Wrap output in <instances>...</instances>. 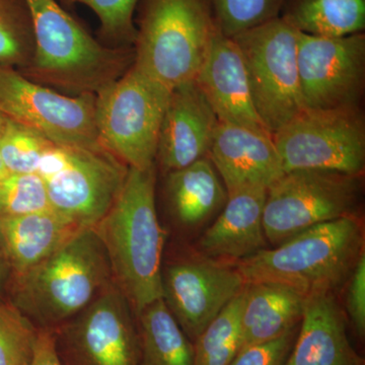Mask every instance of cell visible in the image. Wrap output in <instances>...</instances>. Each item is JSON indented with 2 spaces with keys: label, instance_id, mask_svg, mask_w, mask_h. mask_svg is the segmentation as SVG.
<instances>
[{
  "label": "cell",
  "instance_id": "cell-1",
  "mask_svg": "<svg viewBox=\"0 0 365 365\" xmlns=\"http://www.w3.org/2000/svg\"><path fill=\"white\" fill-rule=\"evenodd\" d=\"M155 165L146 170L129 168L116 200L93 227L104 245L113 283L135 317L163 299L165 232L155 207Z\"/></svg>",
  "mask_w": 365,
  "mask_h": 365
},
{
  "label": "cell",
  "instance_id": "cell-2",
  "mask_svg": "<svg viewBox=\"0 0 365 365\" xmlns=\"http://www.w3.org/2000/svg\"><path fill=\"white\" fill-rule=\"evenodd\" d=\"M26 2L35 37L32 62L20 71L26 78L64 95H96L133 64V48L103 44L57 0Z\"/></svg>",
  "mask_w": 365,
  "mask_h": 365
},
{
  "label": "cell",
  "instance_id": "cell-3",
  "mask_svg": "<svg viewBox=\"0 0 365 365\" xmlns=\"http://www.w3.org/2000/svg\"><path fill=\"white\" fill-rule=\"evenodd\" d=\"M364 254V225L353 215L307 228L235 266L246 284L277 282L309 297L345 284Z\"/></svg>",
  "mask_w": 365,
  "mask_h": 365
},
{
  "label": "cell",
  "instance_id": "cell-4",
  "mask_svg": "<svg viewBox=\"0 0 365 365\" xmlns=\"http://www.w3.org/2000/svg\"><path fill=\"white\" fill-rule=\"evenodd\" d=\"M112 282L104 245L95 228H83L38 265L14 276V306L37 328L54 329Z\"/></svg>",
  "mask_w": 365,
  "mask_h": 365
},
{
  "label": "cell",
  "instance_id": "cell-5",
  "mask_svg": "<svg viewBox=\"0 0 365 365\" xmlns=\"http://www.w3.org/2000/svg\"><path fill=\"white\" fill-rule=\"evenodd\" d=\"M133 66L167 90L195 81L216 30L208 0H139Z\"/></svg>",
  "mask_w": 365,
  "mask_h": 365
},
{
  "label": "cell",
  "instance_id": "cell-6",
  "mask_svg": "<svg viewBox=\"0 0 365 365\" xmlns=\"http://www.w3.org/2000/svg\"><path fill=\"white\" fill-rule=\"evenodd\" d=\"M170 91L132 64L121 78L96 93L101 145L129 168L155 165L158 135Z\"/></svg>",
  "mask_w": 365,
  "mask_h": 365
},
{
  "label": "cell",
  "instance_id": "cell-7",
  "mask_svg": "<svg viewBox=\"0 0 365 365\" xmlns=\"http://www.w3.org/2000/svg\"><path fill=\"white\" fill-rule=\"evenodd\" d=\"M129 167L105 150L53 143L37 173L52 210L79 228L95 227L123 188Z\"/></svg>",
  "mask_w": 365,
  "mask_h": 365
},
{
  "label": "cell",
  "instance_id": "cell-8",
  "mask_svg": "<svg viewBox=\"0 0 365 365\" xmlns=\"http://www.w3.org/2000/svg\"><path fill=\"white\" fill-rule=\"evenodd\" d=\"M232 39L244 58L255 109L273 135L306 110L297 66L299 31L278 16Z\"/></svg>",
  "mask_w": 365,
  "mask_h": 365
},
{
  "label": "cell",
  "instance_id": "cell-9",
  "mask_svg": "<svg viewBox=\"0 0 365 365\" xmlns=\"http://www.w3.org/2000/svg\"><path fill=\"white\" fill-rule=\"evenodd\" d=\"M360 178L319 170L285 173L268 188L263 211L266 239L273 247L307 228L355 215Z\"/></svg>",
  "mask_w": 365,
  "mask_h": 365
},
{
  "label": "cell",
  "instance_id": "cell-10",
  "mask_svg": "<svg viewBox=\"0 0 365 365\" xmlns=\"http://www.w3.org/2000/svg\"><path fill=\"white\" fill-rule=\"evenodd\" d=\"M284 173L319 170L361 176L364 120L356 107L304 110L272 135Z\"/></svg>",
  "mask_w": 365,
  "mask_h": 365
},
{
  "label": "cell",
  "instance_id": "cell-11",
  "mask_svg": "<svg viewBox=\"0 0 365 365\" xmlns=\"http://www.w3.org/2000/svg\"><path fill=\"white\" fill-rule=\"evenodd\" d=\"M0 112L57 145L104 150L96 126L95 93L64 95L0 64Z\"/></svg>",
  "mask_w": 365,
  "mask_h": 365
},
{
  "label": "cell",
  "instance_id": "cell-12",
  "mask_svg": "<svg viewBox=\"0 0 365 365\" xmlns=\"http://www.w3.org/2000/svg\"><path fill=\"white\" fill-rule=\"evenodd\" d=\"M52 331L62 365H140L135 314L113 282Z\"/></svg>",
  "mask_w": 365,
  "mask_h": 365
},
{
  "label": "cell",
  "instance_id": "cell-13",
  "mask_svg": "<svg viewBox=\"0 0 365 365\" xmlns=\"http://www.w3.org/2000/svg\"><path fill=\"white\" fill-rule=\"evenodd\" d=\"M364 63V33L331 38L299 32L297 66L306 110L355 107Z\"/></svg>",
  "mask_w": 365,
  "mask_h": 365
},
{
  "label": "cell",
  "instance_id": "cell-14",
  "mask_svg": "<svg viewBox=\"0 0 365 365\" xmlns=\"http://www.w3.org/2000/svg\"><path fill=\"white\" fill-rule=\"evenodd\" d=\"M162 284L163 302L192 342L246 287L235 265L200 254L168 266Z\"/></svg>",
  "mask_w": 365,
  "mask_h": 365
},
{
  "label": "cell",
  "instance_id": "cell-15",
  "mask_svg": "<svg viewBox=\"0 0 365 365\" xmlns=\"http://www.w3.org/2000/svg\"><path fill=\"white\" fill-rule=\"evenodd\" d=\"M217 124L195 81L177 86L170 91L163 114L155 160L170 173L205 158Z\"/></svg>",
  "mask_w": 365,
  "mask_h": 365
},
{
  "label": "cell",
  "instance_id": "cell-16",
  "mask_svg": "<svg viewBox=\"0 0 365 365\" xmlns=\"http://www.w3.org/2000/svg\"><path fill=\"white\" fill-rule=\"evenodd\" d=\"M195 81L218 121L271 134L255 109L241 50L217 26Z\"/></svg>",
  "mask_w": 365,
  "mask_h": 365
},
{
  "label": "cell",
  "instance_id": "cell-17",
  "mask_svg": "<svg viewBox=\"0 0 365 365\" xmlns=\"http://www.w3.org/2000/svg\"><path fill=\"white\" fill-rule=\"evenodd\" d=\"M227 195L253 187L269 188L285 174L272 135L218 121L208 151Z\"/></svg>",
  "mask_w": 365,
  "mask_h": 365
},
{
  "label": "cell",
  "instance_id": "cell-18",
  "mask_svg": "<svg viewBox=\"0 0 365 365\" xmlns=\"http://www.w3.org/2000/svg\"><path fill=\"white\" fill-rule=\"evenodd\" d=\"M267 191L253 187L227 195L222 212L199 240L198 254L235 265L267 249L263 227Z\"/></svg>",
  "mask_w": 365,
  "mask_h": 365
},
{
  "label": "cell",
  "instance_id": "cell-19",
  "mask_svg": "<svg viewBox=\"0 0 365 365\" xmlns=\"http://www.w3.org/2000/svg\"><path fill=\"white\" fill-rule=\"evenodd\" d=\"M289 354L282 365H362L333 292L309 295Z\"/></svg>",
  "mask_w": 365,
  "mask_h": 365
},
{
  "label": "cell",
  "instance_id": "cell-20",
  "mask_svg": "<svg viewBox=\"0 0 365 365\" xmlns=\"http://www.w3.org/2000/svg\"><path fill=\"white\" fill-rule=\"evenodd\" d=\"M83 228L52 209L0 217V251L14 276L21 275L61 248Z\"/></svg>",
  "mask_w": 365,
  "mask_h": 365
},
{
  "label": "cell",
  "instance_id": "cell-21",
  "mask_svg": "<svg viewBox=\"0 0 365 365\" xmlns=\"http://www.w3.org/2000/svg\"><path fill=\"white\" fill-rule=\"evenodd\" d=\"M306 297L281 283L246 284L240 351L277 339L299 327Z\"/></svg>",
  "mask_w": 365,
  "mask_h": 365
},
{
  "label": "cell",
  "instance_id": "cell-22",
  "mask_svg": "<svg viewBox=\"0 0 365 365\" xmlns=\"http://www.w3.org/2000/svg\"><path fill=\"white\" fill-rule=\"evenodd\" d=\"M207 158L168 173L167 195L178 222L187 228L202 227L227 200V192Z\"/></svg>",
  "mask_w": 365,
  "mask_h": 365
},
{
  "label": "cell",
  "instance_id": "cell-23",
  "mask_svg": "<svg viewBox=\"0 0 365 365\" xmlns=\"http://www.w3.org/2000/svg\"><path fill=\"white\" fill-rule=\"evenodd\" d=\"M140 365H194V344L163 299L137 316Z\"/></svg>",
  "mask_w": 365,
  "mask_h": 365
},
{
  "label": "cell",
  "instance_id": "cell-24",
  "mask_svg": "<svg viewBox=\"0 0 365 365\" xmlns=\"http://www.w3.org/2000/svg\"><path fill=\"white\" fill-rule=\"evenodd\" d=\"M282 16L299 32L321 37L364 33L365 0H285Z\"/></svg>",
  "mask_w": 365,
  "mask_h": 365
},
{
  "label": "cell",
  "instance_id": "cell-25",
  "mask_svg": "<svg viewBox=\"0 0 365 365\" xmlns=\"http://www.w3.org/2000/svg\"><path fill=\"white\" fill-rule=\"evenodd\" d=\"M246 287L194 341V365H232L241 349Z\"/></svg>",
  "mask_w": 365,
  "mask_h": 365
},
{
  "label": "cell",
  "instance_id": "cell-26",
  "mask_svg": "<svg viewBox=\"0 0 365 365\" xmlns=\"http://www.w3.org/2000/svg\"><path fill=\"white\" fill-rule=\"evenodd\" d=\"M35 54V37L26 0H0V64L25 71Z\"/></svg>",
  "mask_w": 365,
  "mask_h": 365
},
{
  "label": "cell",
  "instance_id": "cell-27",
  "mask_svg": "<svg viewBox=\"0 0 365 365\" xmlns=\"http://www.w3.org/2000/svg\"><path fill=\"white\" fill-rule=\"evenodd\" d=\"M53 143L39 132L7 118L0 138V157L9 174H36Z\"/></svg>",
  "mask_w": 365,
  "mask_h": 365
},
{
  "label": "cell",
  "instance_id": "cell-28",
  "mask_svg": "<svg viewBox=\"0 0 365 365\" xmlns=\"http://www.w3.org/2000/svg\"><path fill=\"white\" fill-rule=\"evenodd\" d=\"M63 6L81 4L95 13L100 21L103 44L116 48H133L136 39L134 14L139 0H57Z\"/></svg>",
  "mask_w": 365,
  "mask_h": 365
},
{
  "label": "cell",
  "instance_id": "cell-29",
  "mask_svg": "<svg viewBox=\"0 0 365 365\" xmlns=\"http://www.w3.org/2000/svg\"><path fill=\"white\" fill-rule=\"evenodd\" d=\"M218 30L234 37L280 16L285 0H208Z\"/></svg>",
  "mask_w": 365,
  "mask_h": 365
},
{
  "label": "cell",
  "instance_id": "cell-30",
  "mask_svg": "<svg viewBox=\"0 0 365 365\" xmlns=\"http://www.w3.org/2000/svg\"><path fill=\"white\" fill-rule=\"evenodd\" d=\"M39 328L11 304L0 302V365H25L32 359Z\"/></svg>",
  "mask_w": 365,
  "mask_h": 365
},
{
  "label": "cell",
  "instance_id": "cell-31",
  "mask_svg": "<svg viewBox=\"0 0 365 365\" xmlns=\"http://www.w3.org/2000/svg\"><path fill=\"white\" fill-rule=\"evenodd\" d=\"M52 209L45 182L38 174H7L0 180V217Z\"/></svg>",
  "mask_w": 365,
  "mask_h": 365
},
{
  "label": "cell",
  "instance_id": "cell-32",
  "mask_svg": "<svg viewBox=\"0 0 365 365\" xmlns=\"http://www.w3.org/2000/svg\"><path fill=\"white\" fill-rule=\"evenodd\" d=\"M297 330L299 327L277 339L242 350L232 365H282L294 346Z\"/></svg>",
  "mask_w": 365,
  "mask_h": 365
},
{
  "label": "cell",
  "instance_id": "cell-33",
  "mask_svg": "<svg viewBox=\"0 0 365 365\" xmlns=\"http://www.w3.org/2000/svg\"><path fill=\"white\" fill-rule=\"evenodd\" d=\"M346 309L360 338L365 335V254L360 257L347 281Z\"/></svg>",
  "mask_w": 365,
  "mask_h": 365
},
{
  "label": "cell",
  "instance_id": "cell-34",
  "mask_svg": "<svg viewBox=\"0 0 365 365\" xmlns=\"http://www.w3.org/2000/svg\"><path fill=\"white\" fill-rule=\"evenodd\" d=\"M25 365H62L55 350L52 329H39L32 359Z\"/></svg>",
  "mask_w": 365,
  "mask_h": 365
},
{
  "label": "cell",
  "instance_id": "cell-35",
  "mask_svg": "<svg viewBox=\"0 0 365 365\" xmlns=\"http://www.w3.org/2000/svg\"><path fill=\"white\" fill-rule=\"evenodd\" d=\"M6 119L7 117L6 115H4V113L0 112V138H1L2 132H4ZM7 174H9V173H7L6 167H4V163H2L1 157H0V180H1L2 178L6 177Z\"/></svg>",
  "mask_w": 365,
  "mask_h": 365
},
{
  "label": "cell",
  "instance_id": "cell-36",
  "mask_svg": "<svg viewBox=\"0 0 365 365\" xmlns=\"http://www.w3.org/2000/svg\"><path fill=\"white\" fill-rule=\"evenodd\" d=\"M7 265L4 261V256H2L1 251H0V290L6 284L7 278Z\"/></svg>",
  "mask_w": 365,
  "mask_h": 365
}]
</instances>
